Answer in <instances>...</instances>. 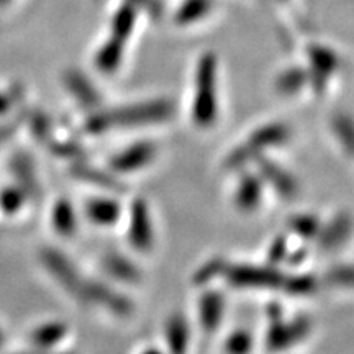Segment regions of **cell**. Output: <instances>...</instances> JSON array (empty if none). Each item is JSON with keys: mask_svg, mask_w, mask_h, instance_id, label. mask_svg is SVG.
I'll return each mask as SVG.
<instances>
[{"mask_svg": "<svg viewBox=\"0 0 354 354\" xmlns=\"http://www.w3.org/2000/svg\"><path fill=\"white\" fill-rule=\"evenodd\" d=\"M289 138L290 128L286 123H266V125L254 130L248 138L243 140L240 145L234 146L232 151L228 153L223 165L225 169H240V167L246 166L248 162L258 161L261 154L284 145Z\"/></svg>", "mask_w": 354, "mask_h": 354, "instance_id": "3", "label": "cell"}, {"mask_svg": "<svg viewBox=\"0 0 354 354\" xmlns=\"http://www.w3.org/2000/svg\"><path fill=\"white\" fill-rule=\"evenodd\" d=\"M354 233V218L349 212H339L328 223L322 225L315 240L323 253H335L351 240Z\"/></svg>", "mask_w": 354, "mask_h": 354, "instance_id": "9", "label": "cell"}, {"mask_svg": "<svg viewBox=\"0 0 354 354\" xmlns=\"http://www.w3.org/2000/svg\"><path fill=\"white\" fill-rule=\"evenodd\" d=\"M122 207L112 197L91 198L86 203V216L99 227H110L120 218Z\"/></svg>", "mask_w": 354, "mask_h": 354, "instance_id": "16", "label": "cell"}, {"mask_svg": "<svg viewBox=\"0 0 354 354\" xmlns=\"http://www.w3.org/2000/svg\"><path fill=\"white\" fill-rule=\"evenodd\" d=\"M39 261L46 272L57 282V286L63 287V290L73 297L81 299L87 279L82 277V272L69 256H66L57 248H43L39 251Z\"/></svg>", "mask_w": 354, "mask_h": 354, "instance_id": "5", "label": "cell"}, {"mask_svg": "<svg viewBox=\"0 0 354 354\" xmlns=\"http://www.w3.org/2000/svg\"><path fill=\"white\" fill-rule=\"evenodd\" d=\"M76 176L81 177V179H84V180H87V183L99 185V187H102V189H109V190H120L122 189L120 183H117V180H115L112 172H105L102 169H97V167L81 165L76 167Z\"/></svg>", "mask_w": 354, "mask_h": 354, "instance_id": "25", "label": "cell"}, {"mask_svg": "<svg viewBox=\"0 0 354 354\" xmlns=\"http://www.w3.org/2000/svg\"><path fill=\"white\" fill-rule=\"evenodd\" d=\"M102 268L113 279L125 282V284H135L141 279V271L138 266L120 253L105 254L102 258Z\"/></svg>", "mask_w": 354, "mask_h": 354, "instance_id": "17", "label": "cell"}, {"mask_svg": "<svg viewBox=\"0 0 354 354\" xmlns=\"http://www.w3.org/2000/svg\"><path fill=\"white\" fill-rule=\"evenodd\" d=\"M312 330V322L307 317L282 320L281 315H272L268 331V346L272 351H284L305 339Z\"/></svg>", "mask_w": 354, "mask_h": 354, "instance_id": "6", "label": "cell"}, {"mask_svg": "<svg viewBox=\"0 0 354 354\" xmlns=\"http://www.w3.org/2000/svg\"><path fill=\"white\" fill-rule=\"evenodd\" d=\"M251 348H253V338L245 330L233 331L225 343L227 354H250Z\"/></svg>", "mask_w": 354, "mask_h": 354, "instance_id": "28", "label": "cell"}, {"mask_svg": "<svg viewBox=\"0 0 354 354\" xmlns=\"http://www.w3.org/2000/svg\"><path fill=\"white\" fill-rule=\"evenodd\" d=\"M51 227L61 236L69 238L77 230V215L68 198H59L51 209Z\"/></svg>", "mask_w": 354, "mask_h": 354, "instance_id": "20", "label": "cell"}, {"mask_svg": "<svg viewBox=\"0 0 354 354\" xmlns=\"http://www.w3.org/2000/svg\"><path fill=\"white\" fill-rule=\"evenodd\" d=\"M13 131H15V125H12V123H6V125H0V146L6 143L8 138H10Z\"/></svg>", "mask_w": 354, "mask_h": 354, "instance_id": "35", "label": "cell"}, {"mask_svg": "<svg viewBox=\"0 0 354 354\" xmlns=\"http://www.w3.org/2000/svg\"><path fill=\"white\" fill-rule=\"evenodd\" d=\"M317 281L315 277L308 276V274H297V276H289L287 279L286 292L292 295H307L315 292Z\"/></svg>", "mask_w": 354, "mask_h": 354, "instance_id": "29", "label": "cell"}, {"mask_svg": "<svg viewBox=\"0 0 354 354\" xmlns=\"http://www.w3.org/2000/svg\"><path fill=\"white\" fill-rule=\"evenodd\" d=\"M286 253H287V243L284 238H279V240L274 241V245L271 246L269 258H271V261H279L284 258Z\"/></svg>", "mask_w": 354, "mask_h": 354, "instance_id": "33", "label": "cell"}, {"mask_svg": "<svg viewBox=\"0 0 354 354\" xmlns=\"http://www.w3.org/2000/svg\"><path fill=\"white\" fill-rule=\"evenodd\" d=\"M141 354H165V353L159 351V349H156V348H148V349H145Z\"/></svg>", "mask_w": 354, "mask_h": 354, "instance_id": "36", "label": "cell"}, {"mask_svg": "<svg viewBox=\"0 0 354 354\" xmlns=\"http://www.w3.org/2000/svg\"><path fill=\"white\" fill-rule=\"evenodd\" d=\"M216 59L214 55H205L198 61L196 69L192 95V120L196 125L207 128L214 125L218 117V94H216Z\"/></svg>", "mask_w": 354, "mask_h": 354, "instance_id": "2", "label": "cell"}, {"mask_svg": "<svg viewBox=\"0 0 354 354\" xmlns=\"http://www.w3.org/2000/svg\"><path fill=\"white\" fill-rule=\"evenodd\" d=\"M13 102H15V97L0 91V115H6L12 109Z\"/></svg>", "mask_w": 354, "mask_h": 354, "instance_id": "34", "label": "cell"}, {"mask_svg": "<svg viewBox=\"0 0 354 354\" xmlns=\"http://www.w3.org/2000/svg\"><path fill=\"white\" fill-rule=\"evenodd\" d=\"M133 21H135V15L130 10H122L113 19V37L125 41V38L131 33Z\"/></svg>", "mask_w": 354, "mask_h": 354, "instance_id": "31", "label": "cell"}, {"mask_svg": "<svg viewBox=\"0 0 354 354\" xmlns=\"http://www.w3.org/2000/svg\"><path fill=\"white\" fill-rule=\"evenodd\" d=\"M20 354H50V353H44V351H41V353H20Z\"/></svg>", "mask_w": 354, "mask_h": 354, "instance_id": "38", "label": "cell"}, {"mask_svg": "<svg viewBox=\"0 0 354 354\" xmlns=\"http://www.w3.org/2000/svg\"><path fill=\"white\" fill-rule=\"evenodd\" d=\"M3 344V333H2V328H0V346Z\"/></svg>", "mask_w": 354, "mask_h": 354, "instance_id": "37", "label": "cell"}, {"mask_svg": "<svg viewBox=\"0 0 354 354\" xmlns=\"http://www.w3.org/2000/svg\"><path fill=\"white\" fill-rule=\"evenodd\" d=\"M26 201H28V197L19 185H8V187L0 190V209L7 215L19 214Z\"/></svg>", "mask_w": 354, "mask_h": 354, "instance_id": "27", "label": "cell"}, {"mask_svg": "<svg viewBox=\"0 0 354 354\" xmlns=\"http://www.w3.org/2000/svg\"><path fill=\"white\" fill-rule=\"evenodd\" d=\"M326 279L333 286L344 287V289H353L354 290V264H342L331 268Z\"/></svg>", "mask_w": 354, "mask_h": 354, "instance_id": "30", "label": "cell"}, {"mask_svg": "<svg viewBox=\"0 0 354 354\" xmlns=\"http://www.w3.org/2000/svg\"><path fill=\"white\" fill-rule=\"evenodd\" d=\"M79 300L107 310V312L117 317H128L133 312V304L130 299L99 281H88L87 279Z\"/></svg>", "mask_w": 354, "mask_h": 354, "instance_id": "8", "label": "cell"}, {"mask_svg": "<svg viewBox=\"0 0 354 354\" xmlns=\"http://www.w3.org/2000/svg\"><path fill=\"white\" fill-rule=\"evenodd\" d=\"M64 84L69 88V94L76 99L84 109L92 110L99 109L102 104V97L97 91V87L88 81L87 76H84L79 71H69L64 76Z\"/></svg>", "mask_w": 354, "mask_h": 354, "instance_id": "13", "label": "cell"}, {"mask_svg": "<svg viewBox=\"0 0 354 354\" xmlns=\"http://www.w3.org/2000/svg\"><path fill=\"white\" fill-rule=\"evenodd\" d=\"M223 277L234 287L241 289H256V290H284L287 287L289 276L269 266H251V264H236L225 266Z\"/></svg>", "mask_w": 354, "mask_h": 354, "instance_id": "4", "label": "cell"}, {"mask_svg": "<svg viewBox=\"0 0 354 354\" xmlns=\"http://www.w3.org/2000/svg\"><path fill=\"white\" fill-rule=\"evenodd\" d=\"M12 174L15 177L17 185L24 190L28 198H35L39 194V184L37 169H35L33 161L30 159L28 154L19 153L15 154L10 162Z\"/></svg>", "mask_w": 354, "mask_h": 354, "instance_id": "15", "label": "cell"}, {"mask_svg": "<svg viewBox=\"0 0 354 354\" xmlns=\"http://www.w3.org/2000/svg\"><path fill=\"white\" fill-rule=\"evenodd\" d=\"M263 187L264 183L259 176H243L233 194L234 207L240 212H253L258 209L261 198H263Z\"/></svg>", "mask_w": 354, "mask_h": 354, "instance_id": "14", "label": "cell"}, {"mask_svg": "<svg viewBox=\"0 0 354 354\" xmlns=\"http://www.w3.org/2000/svg\"><path fill=\"white\" fill-rule=\"evenodd\" d=\"M32 130H33L35 136H38V138L44 140L48 135H50V130H51L50 118H48L46 115H43V113H37L32 118Z\"/></svg>", "mask_w": 354, "mask_h": 354, "instance_id": "32", "label": "cell"}, {"mask_svg": "<svg viewBox=\"0 0 354 354\" xmlns=\"http://www.w3.org/2000/svg\"><path fill=\"white\" fill-rule=\"evenodd\" d=\"M123 57V41L118 38L109 39L100 46L95 55V64L102 73H113L122 63Z\"/></svg>", "mask_w": 354, "mask_h": 354, "instance_id": "23", "label": "cell"}, {"mask_svg": "<svg viewBox=\"0 0 354 354\" xmlns=\"http://www.w3.org/2000/svg\"><path fill=\"white\" fill-rule=\"evenodd\" d=\"M331 133L338 141L339 146L343 148V151L348 156L354 158V117L349 113L339 112L335 113L331 117L330 122Z\"/></svg>", "mask_w": 354, "mask_h": 354, "instance_id": "22", "label": "cell"}, {"mask_svg": "<svg viewBox=\"0 0 354 354\" xmlns=\"http://www.w3.org/2000/svg\"><path fill=\"white\" fill-rule=\"evenodd\" d=\"M225 312V300L218 292L209 290L201 297L198 302V317H201V325L205 331H215L218 328L221 318Z\"/></svg>", "mask_w": 354, "mask_h": 354, "instance_id": "18", "label": "cell"}, {"mask_svg": "<svg viewBox=\"0 0 354 354\" xmlns=\"http://www.w3.org/2000/svg\"><path fill=\"white\" fill-rule=\"evenodd\" d=\"M68 335V326L61 322H48L37 326L30 335V342L37 349L46 351L53 346H56L64 336Z\"/></svg>", "mask_w": 354, "mask_h": 354, "instance_id": "21", "label": "cell"}, {"mask_svg": "<svg viewBox=\"0 0 354 354\" xmlns=\"http://www.w3.org/2000/svg\"><path fill=\"white\" fill-rule=\"evenodd\" d=\"M322 228V221L312 214H300L290 220V230L305 240H315Z\"/></svg>", "mask_w": 354, "mask_h": 354, "instance_id": "26", "label": "cell"}, {"mask_svg": "<svg viewBox=\"0 0 354 354\" xmlns=\"http://www.w3.org/2000/svg\"><path fill=\"white\" fill-rule=\"evenodd\" d=\"M174 115V105L166 99H153L127 107L97 110L86 123L88 133H105L113 128H130L143 125H158V123L171 120Z\"/></svg>", "mask_w": 354, "mask_h": 354, "instance_id": "1", "label": "cell"}, {"mask_svg": "<svg viewBox=\"0 0 354 354\" xmlns=\"http://www.w3.org/2000/svg\"><path fill=\"white\" fill-rule=\"evenodd\" d=\"M310 66L312 71L308 73V82L317 87V91H323L330 77L339 68V57L331 50L315 46L310 51Z\"/></svg>", "mask_w": 354, "mask_h": 354, "instance_id": "12", "label": "cell"}, {"mask_svg": "<svg viewBox=\"0 0 354 354\" xmlns=\"http://www.w3.org/2000/svg\"><path fill=\"white\" fill-rule=\"evenodd\" d=\"M128 241L135 250L148 253L154 246V227L148 203L136 198L128 210Z\"/></svg>", "mask_w": 354, "mask_h": 354, "instance_id": "7", "label": "cell"}, {"mask_svg": "<svg viewBox=\"0 0 354 354\" xmlns=\"http://www.w3.org/2000/svg\"><path fill=\"white\" fill-rule=\"evenodd\" d=\"M165 338L171 354H185L190 342L189 323L183 315H172L166 323Z\"/></svg>", "mask_w": 354, "mask_h": 354, "instance_id": "19", "label": "cell"}, {"mask_svg": "<svg viewBox=\"0 0 354 354\" xmlns=\"http://www.w3.org/2000/svg\"><path fill=\"white\" fill-rule=\"evenodd\" d=\"M308 84V73L302 69H287L279 76L276 87L281 94L295 95Z\"/></svg>", "mask_w": 354, "mask_h": 354, "instance_id": "24", "label": "cell"}, {"mask_svg": "<svg viewBox=\"0 0 354 354\" xmlns=\"http://www.w3.org/2000/svg\"><path fill=\"white\" fill-rule=\"evenodd\" d=\"M158 148L151 141H136L122 149L120 153L113 154L110 159V171L117 174H125V172H135L141 167L148 166L149 162L156 158Z\"/></svg>", "mask_w": 354, "mask_h": 354, "instance_id": "10", "label": "cell"}, {"mask_svg": "<svg viewBox=\"0 0 354 354\" xmlns=\"http://www.w3.org/2000/svg\"><path fill=\"white\" fill-rule=\"evenodd\" d=\"M259 177L271 187L274 192L279 194L286 201H292L299 194V183L294 174H290L286 167L277 162L269 161V159H258Z\"/></svg>", "mask_w": 354, "mask_h": 354, "instance_id": "11", "label": "cell"}]
</instances>
